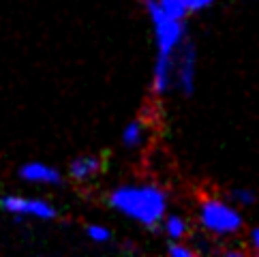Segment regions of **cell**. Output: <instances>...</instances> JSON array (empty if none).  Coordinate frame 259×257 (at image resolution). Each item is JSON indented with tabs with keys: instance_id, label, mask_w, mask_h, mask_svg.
<instances>
[{
	"instance_id": "obj_1",
	"label": "cell",
	"mask_w": 259,
	"mask_h": 257,
	"mask_svg": "<svg viewBox=\"0 0 259 257\" xmlns=\"http://www.w3.org/2000/svg\"><path fill=\"white\" fill-rule=\"evenodd\" d=\"M107 204L131 221L156 229L167 215V193L156 185H120L107 195Z\"/></svg>"
},
{
	"instance_id": "obj_2",
	"label": "cell",
	"mask_w": 259,
	"mask_h": 257,
	"mask_svg": "<svg viewBox=\"0 0 259 257\" xmlns=\"http://www.w3.org/2000/svg\"><path fill=\"white\" fill-rule=\"evenodd\" d=\"M144 9H146V15L154 30L156 58L171 60L174 52L178 50V45L187 39V24H184V20L169 17L156 5V0H144Z\"/></svg>"
},
{
	"instance_id": "obj_3",
	"label": "cell",
	"mask_w": 259,
	"mask_h": 257,
	"mask_svg": "<svg viewBox=\"0 0 259 257\" xmlns=\"http://www.w3.org/2000/svg\"><path fill=\"white\" fill-rule=\"evenodd\" d=\"M199 223L214 236H234L242 229V217L234 204L217 197H206L199 204Z\"/></svg>"
},
{
	"instance_id": "obj_4",
	"label": "cell",
	"mask_w": 259,
	"mask_h": 257,
	"mask_svg": "<svg viewBox=\"0 0 259 257\" xmlns=\"http://www.w3.org/2000/svg\"><path fill=\"white\" fill-rule=\"evenodd\" d=\"M197 75V52L193 41L184 39L171 58V86H176L184 97H191L195 90Z\"/></svg>"
},
{
	"instance_id": "obj_5",
	"label": "cell",
	"mask_w": 259,
	"mask_h": 257,
	"mask_svg": "<svg viewBox=\"0 0 259 257\" xmlns=\"http://www.w3.org/2000/svg\"><path fill=\"white\" fill-rule=\"evenodd\" d=\"M0 208L13 217H28V219H39V221H52V219L58 217L56 206L41 197L5 195L0 199Z\"/></svg>"
},
{
	"instance_id": "obj_6",
	"label": "cell",
	"mask_w": 259,
	"mask_h": 257,
	"mask_svg": "<svg viewBox=\"0 0 259 257\" xmlns=\"http://www.w3.org/2000/svg\"><path fill=\"white\" fill-rule=\"evenodd\" d=\"M17 176L28 185H41V187H58L62 185V172L54 165L43 161H28L17 169Z\"/></svg>"
},
{
	"instance_id": "obj_7",
	"label": "cell",
	"mask_w": 259,
	"mask_h": 257,
	"mask_svg": "<svg viewBox=\"0 0 259 257\" xmlns=\"http://www.w3.org/2000/svg\"><path fill=\"white\" fill-rule=\"evenodd\" d=\"M105 167L103 157H97V154H81L75 157L69 163V178L77 185H86V182L95 180Z\"/></svg>"
},
{
	"instance_id": "obj_8",
	"label": "cell",
	"mask_w": 259,
	"mask_h": 257,
	"mask_svg": "<svg viewBox=\"0 0 259 257\" xmlns=\"http://www.w3.org/2000/svg\"><path fill=\"white\" fill-rule=\"evenodd\" d=\"M146 140H148V124L144 118H133L122 128V135H120V142H122L126 150H140Z\"/></svg>"
},
{
	"instance_id": "obj_9",
	"label": "cell",
	"mask_w": 259,
	"mask_h": 257,
	"mask_svg": "<svg viewBox=\"0 0 259 257\" xmlns=\"http://www.w3.org/2000/svg\"><path fill=\"white\" fill-rule=\"evenodd\" d=\"M163 229L165 234H167L169 240H182V238L189 236V223L187 219L180 217V215H169L163 219Z\"/></svg>"
},
{
	"instance_id": "obj_10",
	"label": "cell",
	"mask_w": 259,
	"mask_h": 257,
	"mask_svg": "<svg viewBox=\"0 0 259 257\" xmlns=\"http://www.w3.org/2000/svg\"><path fill=\"white\" fill-rule=\"evenodd\" d=\"M156 5H159L169 17H176V20H184L189 13L187 0H156Z\"/></svg>"
},
{
	"instance_id": "obj_11",
	"label": "cell",
	"mask_w": 259,
	"mask_h": 257,
	"mask_svg": "<svg viewBox=\"0 0 259 257\" xmlns=\"http://www.w3.org/2000/svg\"><path fill=\"white\" fill-rule=\"evenodd\" d=\"M86 236H88V240L95 244H107V242H112V238H114L112 229H107L105 225H88Z\"/></svg>"
},
{
	"instance_id": "obj_12",
	"label": "cell",
	"mask_w": 259,
	"mask_h": 257,
	"mask_svg": "<svg viewBox=\"0 0 259 257\" xmlns=\"http://www.w3.org/2000/svg\"><path fill=\"white\" fill-rule=\"evenodd\" d=\"M257 195L251 189H231L229 191V201L234 206H253Z\"/></svg>"
},
{
	"instance_id": "obj_13",
	"label": "cell",
	"mask_w": 259,
	"mask_h": 257,
	"mask_svg": "<svg viewBox=\"0 0 259 257\" xmlns=\"http://www.w3.org/2000/svg\"><path fill=\"white\" fill-rule=\"evenodd\" d=\"M167 253L171 257H193L197 251L193 246H187V244H180V240H171L169 246H167Z\"/></svg>"
},
{
	"instance_id": "obj_14",
	"label": "cell",
	"mask_w": 259,
	"mask_h": 257,
	"mask_svg": "<svg viewBox=\"0 0 259 257\" xmlns=\"http://www.w3.org/2000/svg\"><path fill=\"white\" fill-rule=\"evenodd\" d=\"M214 0H187L189 11H201V9H208Z\"/></svg>"
},
{
	"instance_id": "obj_15",
	"label": "cell",
	"mask_w": 259,
	"mask_h": 257,
	"mask_svg": "<svg viewBox=\"0 0 259 257\" xmlns=\"http://www.w3.org/2000/svg\"><path fill=\"white\" fill-rule=\"evenodd\" d=\"M248 244H251V249L259 255V227H255L251 234H248Z\"/></svg>"
}]
</instances>
